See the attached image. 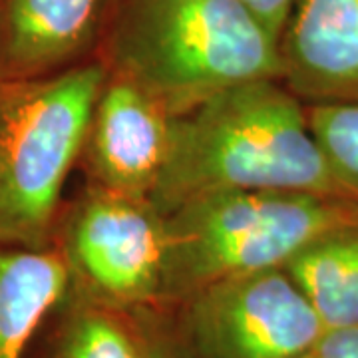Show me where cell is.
I'll list each match as a JSON object with an SVG mask.
<instances>
[{"mask_svg":"<svg viewBox=\"0 0 358 358\" xmlns=\"http://www.w3.org/2000/svg\"><path fill=\"white\" fill-rule=\"evenodd\" d=\"M229 192H303L348 199L308 126L307 103L281 80H251L176 115L150 201L169 215ZM350 201V199H348Z\"/></svg>","mask_w":358,"mask_h":358,"instance_id":"1","label":"cell"},{"mask_svg":"<svg viewBox=\"0 0 358 358\" xmlns=\"http://www.w3.org/2000/svg\"><path fill=\"white\" fill-rule=\"evenodd\" d=\"M173 115L221 90L281 80V44L237 0H114L98 56Z\"/></svg>","mask_w":358,"mask_h":358,"instance_id":"2","label":"cell"},{"mask_svg":"<svg viewBox=\"0 0 358 358\" xmlns=\"http://www.w3.org/2000/svg\"><path fill=\"white\" fill-rule=\"evenodd\" d=\"M164 221L159 305L178 307L213 282L285 268L327 233L358 223V203L303 192H229L181 205Z\"/></svg>","mask_w":358,"mask_h":358,"instance_id":"3","label":"cell"},{"mask_svg":"<svg viewBox=\"0 0 358 358\" xmlns=\"http://www.w3.org/2000/svg\"><path fill=\"white\" fill-rule=\"evenodd\" d=\"M108 78L100 58L34 80H0V247L56 245L66 179Z\"/></svg>","mask_w":358,"mask_h":358,"instance_id":"4","label":"cell"},{"mask_svg":"<svg viewBox=\"0 0 358 358\" xmlns=\"http://www.w3.org/2000/svg\"><path fill=\"white\" fill-rule=\"evenodd\" d=\"M58 229L74 293L120 310L159 303L166 221L150 199L86 183Z\"/></svg>","mask_w":358,"mask_h":358,"instance_id":"5","label":"cell"},{"mask_svg":"<svg viewBox=\"0 0 358 358\" xmlns=\"http://www.w3.org/2000/svg\"><path fill=\"white\" fill-rule=\"evenodd\" d=\"M171 308L193 358H299L327 331L285 268L213 282Z\"/></svg>","mask_w":358,"mask_h":358,"instance_id":"6","label":"cell"},{"mask_svg":"<svg viewBox=\"0 0 358 358\" xmlns=\"http://www.w3.org/2000/svg\"><path fill=\"white\" fill-rule=\"evenodd\" d=\"M173 120L136 82L108 72L80 155L88 185L150 199L166 166Z\"/></svg>","mask_w":358,"mask_h":358,"instance_id":"7","label":"cell"},{"mask_svg":"<svg viewBox=\"0 0 358 358\" xmlns=\"http://www.w3.org/2000/svg\"><path fill=\"white\" fill-rule=\"evenodd\" d=\"M114 0H0V80L58 74L98 56Z\"/></svg>","mask_w":358,"mask_h":358,"instance_id":"8","label":"cell"},{"mask_svg":"<svg viewBox=\"0 0 358 358\" xmlns=\"http://www.w3.org/2000/svg\"><path fill=\"white\" fill-rule=\"evenodd\" d=\"M281 82L305 103H358V0H296Z\"/></svg>","mask_w":358,"mask_h":358,"instance_id":"9","label":"cell"},{"mask_svg":"<svg viewBox=\"0 0 358 358\" xmlns=\"http://www.w3.org/2000/svg\"><path fill=\"white\" fill-rule=\"evenodd\" d=\"M70 291L58 245L0 247V358H26L28 346Z\"/></svg>","mask_w":358,"mask_h":358,"instance_id":"10","label":"cell"},{"mask_svg":"<svg viewBox=\"0 0 358 358\" xmlns=\"http://www.w3.org/2000/svg\"><path fill=\"white\" fill-rule=\"evenodd\" d=\"M285 271L327 331L358 324V223L327 233L305 247Z\"/></svg>","mask_w":358,"mask_h":358,"instance_id":"11","label":"cell"},{"mask_svg":"<svg viewBox=\"0 0 358 358\" xmlns=\"http://www.w3.org/2000/svg\"><path fill=\"white\" fill-rule=\"evenodd\" d=\"M38 358H138L128 310L68 291Z\"/></svg>","mask_w":358,"mask_h":358,"instance_id":"12","label":"cell"},{"mask_svg":"<svg viewBox=\"0 0 358 358\" xmlns=\"http://www.w3.org/2000/svg\"><path fill=\"white\" fill-rule=\"evenodd\" d=\"M307 115L338 185L358 203V103H307Z\"/></svg>","mask_w":358,"mask_h":358,"instance_id":"13","label":"cell"},{"mask_svg":"<svg viewBox=\"0 0 358 358\" xmlns=\"http://www.w3.org/2000/svg\"><path fill=\"white\" fill-rule=\"evenodd\" d=\"M128 315L138 358H193L181 336L173 308L154 303L129 308Z\"/></svg>","mask_w":358,"mask_h":358,"instance_id":"14","label":"cell"},{"mask_svg":"<svg viewBox=\"0 0 358 358\" xmlns=\"http://www.w3.org/2000/svg\"><path fill=\"white\" fill-rule=\"evenodd\" d=\"M313 352L317 358H358V324L324 331Z\"/></svg>","mask_w":358,"mask_h":358,"instance_id":"15","label":"cell"},{"mask_svg":"<svg viewBox=\"0 0 358 358\" xmlns=\"http://www.w3.org/2000/svg\"><path fill=\"white\" fill-rule=\"evenodd\" d=\"M243 4L247 10L259 16L268 30L279 38L281 44V34L287 26V20L293 13V6L296 0H237Z\"/></svg>","mask_w":358,"mask_h":358,"instance_id":"16","label":"cell"},{"mask_svg":"<svg viewBox=\"0 0 358 358\" xmlns=\"http://www.w3.org/2000/svg\"><path fill=\"white\" fill-rule=\"evenodd\" d=\"M299 358H317V357H315V352H308V355H303V357H299Z\"/></svg>","mask_w":358,"mask_h":358,"instance_id":"17","label":"cell"}]
</instances>
